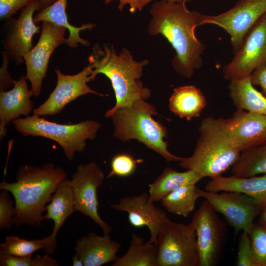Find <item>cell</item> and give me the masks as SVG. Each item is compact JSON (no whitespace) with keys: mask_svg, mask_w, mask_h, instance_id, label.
<instances>
[{"mask_svg":"<svg viewBox=\"0 0 266 266\" xmlns=\"http://www.w3.org/2000/svg\"><path fill=\"white\" fill-rule=\"evenodd\" d=\"M112 0H104L105 4H108ZM119 1L118 8L121 11L124 6L128 4L130 6V11L132 12H134L136 9L141 11L143 8L140 0H119Z\"/></svg>","mask_w":266,"mask_h":266,"instance_id":"38","label":"cell"},{"mask_svg":"<svg viewBox=\"0 0 266 266\" xmlns=\"http://www.w3.org/2000/svg\"><path fill=\"white\" fill-rule=\"evenodd\" d=\"M26 75L22 74L15 80L13 88L0 92V138L6 134V127L21 115L28 116L33 110L34 103L31 100L32 90L28 88Z\"/></svg>","mask_w":266,"mask_h":266,"instance_id":"18","label":"cell"},{"mask_svg":"<svg viewBox=\"0 0 266 266\" xmlns=\"http://www.w3.org/2000/svg\"><path fill=\"white\" fill-rule=\"evenodd\" d=\"M199 132L193 154L182 157L179 165L186 169L194 170L203 178L220 176L235 163L241 152L229 137L225 119L204 118Z\"/></svg>","mask_w":266,"mask_h":266,"instance_id":"4","label":"cell"},{"mask_svg":"<svg viewBox=\"0 0 266 266\" xmlns=\"http://www.w3.org/2000/svg\"><path fill=\"white\" fill-rule=\"evenodd\" d=\"M156 266H198L195 230L191 223L168 220L158 240Z\"/></svg>","mask_w":266,"mask_h":266,"instance_id":"7","label":"cell"},{"mask_svg":"<svg viewBox=\"0 0 266 266\" xmlns=\"http://www.w3.org/2000/svg\"><path fill=\"white\" fill-rule=\"evenodd\" d=\"M150 12L152 18L148 33L161 34L168 40L176 52L172 62L173 68L182 76L191 78L202 65L201 55L205 47L195 35L201 14L189 10L185 3L163 0L154 3Z\"/></svg>","mask_w":266,"mask_h":266,"instance_id":"1","label":"cell"},{"mask_svg":"<svg viewBox=\"0 0 266 266\" xmlns=\"http://www.w3.org/2000/svg\"><path fill=\"white\" fill-rule=\"evenodd\" d=\"M249 236L257 266H266V225L254 223Z\"/></svg>","mask_w":266,"mask_h":266,"instance_id":"30","label":"cell"},{"mask_svg":"<svg viewBox=\"0 0 266 266\" xmlns=\"http://www.w3.org/2000/svg\"><path fill=\"white\" fill-rule=\"evenodd\" d=\"M250 78L253 85L261 87L262 93L266 97V62L254 70L250 75Z\"/></svg>","mask_w":266,"mask_h":266,"instance_id":"37","label":"cell"},{"mask_svg":"<svg viewBox=\"0 0 266 266\" xmlns=\"http://www.w3.org/2000/svg\"><path fill=\"white\" fill-rule=\"evenodd\" d=\"M111 206L117 211L127 212L129 223L133 227H147L150 233V243L157 244L158 236L169 219L166 212L157 207L145 193L124 197Z\"/></svg>","mask_w":266,"mask_h":266,"instance_id":"15","label":"cell"},{"mask_svg":"<svg viewBox=\"0 0 266 266\" xmlns=\"http://www.w3.org/2000/svg\"><path fill=\"white\" fill-rule=\"evenodd\" d=\"M34 0H0V20H7Z\"/></svg>","mask_w":266,"mask_h":266,"instance_id":"35","label":"cell"},{"mask_svg":"<svg viewBox=\"0 0 266 266\" xmlns=\"http://www.w3.org/2000/svg\"><path fill=\"white\" fill-rule=\"evenodd\" d=\"M199 190L196 185L183 186L167 195L161 201L168 212L187 217L200 198Z\"/></svg>","mask_w":266,"mask_h":266,"instance_id":"29","label":"cell"},{"mask_svg":"<svg viewBox=\"0 0 266 266\" xmlns=\"http://www.w3.org/2000/svg\"><path fill=\"white\" fill-rule=\"evenodd\" d=\"M230 97L237 109L266 115V97L252 84L250 75L229 85Z\"/></svg>","mask_w":266,"mask_h":266,"instance_id":"25","label":"cell"},{"mask_svg":"<svg viewBox=\"0 0 266 266\" xmlns=\"http://www.w3.org/2000/svg\"><path fill=\"white\" fill-rule=\"evenodd\" d=\"M104 178L102 170L95 162H91L79 165L72 175L71 181L75 211L91 218L104 233H109L111 228L101 219L98 212L97 190L102 184Z\"/></svg>","mask_w":266,"mask_h":266,"instance_id":"11","label":"cell"},{"mask_svg":"<svg viewBox=\"0 0 266 266\" xmlns=\"http://www.w3.org/2000/svg\"><path fill=\"white\" fill-rule=\"evenodd\" d=\"M266 13V0H238L230 9L215 16L201 15L200 25L212 24L223 28L231 36L235 53L247 33Z\"/></svg>","mask_w":266,"mask_h":266,"instance_id":"10","label":"cell"},{"mask_svg":"<svg viewBox=\"0 0 266 266\" xmlns=\"http://www.w3.org/2000/svg\"><path fill=\"white\" fill-rule=\"evenodd\" d=\"M158 244L144 242L135 234L132 236L130 247L121 257H117L113 266H156Z\"/></svg>","mask_w":266,"mask_h":266,"instance_id":"26","label":"cell"},{"mask_svg":"<svg viewBox=\"0 0 266 266\" xmlns=\"http://www.w3.org/2000/svg\"><path fill=\"white\" fill-rule=\"evenodd\" d=\"M142 6L143 7L145 6L148 3L150 2L151 0H140Z\"/></svg>","mask_w":266,"mask_h":266,"instance_id":"43","label":"cell"},{"mask_svg":"<svg viewBox=\"0 0 266 266\" xmlns=\"http://www.w3.org/2000/svg\"><path fill=\"white\" fill-rule=\"evenodd\" d=\"M200 197L207 200L214 210L225 217L235 232H246L250 234L255 218L262 211L253 198L234 191L219 194L199 190Z\"/></svg>","mask_w":266,"mask_h":266,"instance_id":"12","label":"cell"},{"mask_svg":"<svg viewBox=\"0 0 266 266\" xmlns=\"http://www.w3.org/2000/svg\"><path fill=\"white\" fill-rule=\"evenodd\" d=\"M121 245L109 233L103 236L91 232L76 240L75 253L84 266H101L115 261Z\"/></svg>","mask_w":266,"mask_h":266,"instance_id":"19","label":"cell"},{"mask_svg":"<svg viewBox=\"0 0 266 266\" xmlns=\"http://www.w3.org/2000/svg\"><path fill=\"white\" fill-rule=\"evenodd\" d=\"M57 246L56 238L51 234L40 239L29 240L16 236H6L4 242L0 245V253L17 256L32 255L42 249L47 254H53Z\"/></svg>","mask_w":266,"mask_h":266,"instance_id":"27","label":"cell"},{"mask_svg":"<svg viewBox=\"0 0 266 266\" xmlns=\"http://www.w3.org/2000/svg\"><path fill=\"white\" fill-rule=\"evenodd\" d=\"M66 175L62 167L46 163L42 167L31 165L21 166L14 182L9 183L4 179L0 183V189L9 191L14 197V224L41 226L47 204Z\"/></svg>","mask_w":266,"mask_h":266,"instance_id":"2","label":"cell"},{"mask_svg":"<svg viewBox=\"0 0 266 266\" xmlns=\"http://www.w3.org/2000/svg\"><path fill=\"white\" fill-rule=\"evenodd\" d=\"M203 177L192 169L180 172L166 167L151 183L149 184V199L153 202L161 201L167 195L183 186L196 185Z\"/></svg>","mask_w":266,"mask_h":266,"instance_id":"23","label":"cell"},{"mask_svg":"<svg viewBox=\"0 0 266 266\" xmlns=\"http://www.w3.org/2000/svg\"><path fill=\"white\" fill-rule=\"evenodd\" d=\"M159 115L155 106L140 99L131 105L105 113L114 125L113 136L122 141L136 139L161 155L167 162H179L182 157L167 149V131L153 115Z\"/></svg>","mask_w":266,"mask_h":266,"instance_id":"5","label":"cell"},{"mask_svg":"<svg viewBox=\"0 0 266 266\" xmlns=\"http://www.w3.org/2000/svg\"><path fill=\"white\" fill-rule=\"evenodd\" d=\"M194 228L198 245L199 266L215 265L223 248L226 228L210 203L204 200L190 222Z\"/></svg>","mask_w":266,"mask_h":266,"instance_id":"8","label":"cell"},{"mask_svg":"<svg viewBox=\"0 0 266 266\" xmlns=\"http://www.w3.org/2000/svg\"><path fill=\"white\" fill-rule=\"evenodd\" d=\"M229 137L240 152L266 142V115L237 109L225 119Z\"/></svg>","mask_w":266,"mask_h":266,"instance_id":"17","label":"cell"},{"mask_svg":"<svg viewBox=\"0 0 266 266\" xmlns=\"http://www.w3.org/2000/svg\"><path fill=\"white\" fill-rule=\"evenodd\" d=\"M206 104L205 97L199 89L194 85H185L174 89L168 107L176 115L190 121L201 114Z\"/></svg>","mask_w":266,"mask_h":266,"instance_id":"24","label":"cell"},{"mask_svg":"<svg viewBox=\"0 0 266 266\" xmlns=\"http://www.w3.org/2000/svg\"><path fill=\"white\" fill-rule=\"evenodd\" d=\"M12 123L15 129L24 136H41L56 142L62 147L69 161L73 160L76 152L81 153L85 149L87 140L96 138L101 127L100 123L95 120L62 124L34 115L18 118Z\"/></svg>","mask_w":266,"mask_h":266,"instance_id":"6","label":"cell"},{"mask_svg":"<svg viewBox=\"0 0 266 266\" xmlns=\"http://www.w3.org/2000/svg\"><path fill=\"white\" fill-rule=\"evenodd\" d=\"M142 159H134L130 154L119 153L113 156L111 161V171L107 177L113 176L127 177L134 173L138 164Z\"/></svg>","mask_w":266,"mask_h":266,"instance_id":"31","label":"cell"},{"mask_svg":"<svg viewBox=\"0 0 266 266\" xmlns=\"http://www.w3.org/2000/svg\"><path fill=\"white\" fill-rule=\"evenodd\" d=\"M46 211L44 218L54 221V225L51 234L56 238L66 218L76 211L71 180L66 178L59 183L50 203L46 207Z\"/></svg>","mask_w":266,"mask_h":266,"instance_id":"22","label":"cell"},{"mask_svg":"<svg viewBox=\"0 0 266 266\" xmlns=\"http://www.w3.org/2000/svg\"><path fill=\"white\" fill-rule=\"evenodd\" d=\"M66 29L51 22H42V30L37 44L23 55L26 66V77L31 84L35 97L41 92L42 81L46 77L52 54L65 43Z\"/></svg>","mask_w":266,"mask_h":266,"instance_id":"13","label":"cell"},{"mask_svg":"<svg viewBox=\"0 0 266 266\" xmlns=\"http://www.w3.org/2000/svg\"><path fill=\"white\" fill-rule=\"evenodd\" d=\"M231 171L239 177L266 174V142L241 152Z\"/></svg>","mask_w":266,"mask_h":266,"instance_id":"28","label":"cell"},{"mask_svg":"<svg viewBox=\"0 0 266 266\" xmlns=\"http://www.w3.org/2000/svg\"><path fill=\"white\" fill-rule=\"evenodd\" d=\"M55 71L57 78L56 86L48 98L33 109V115L41 116L58 114L67 104L88 94L107 96L93 90L87 85L88 82L93 80V69L89 64L74 75L64 74L58 67Z\"/></svg>","mask_w":266,"mask_h":266,"instance_id":"14","label":"cell"},{"mask_svg":"<svg viewBox=\"0 0 266 266\" xmlns=\"http://www.w3.org/2000/svg\"><path fill=\"white\" fill-rule=\"evenodd\" d=\"M57 0H39V10L40 11L45 8L51 5Z\"/></svg>","mask_w":266,"mask_h":266,"instance_id":"39","label":"cell"},{"mask_svg":"<svg viewBox=\"0 0 266 266\" xmlns=\"http://www.w3.org/2000/svg\"><path fill=\"white\" fill-rule=\"evenodd\" d=\"M211 179L205 185V190L212 192H240L255 199L262 210L266 207V174L248 177L220 175Z\"/></svg>","mask_w":266,"mask_h":266,"instance_id":"20","label":"cell"},{"mask_svg":"<svg viewBox=\"0 0 266 266\" xmlns=\"http://www.w3.org/2000/svg\"><path fill=\"white\" fill-rule=\"evenodd\" d=\"M88 59L93 69V80L98 74H103L110 80L114 90L115 104L106 113L151 97L150 90L144 87L140 79L148 60L136 61L127 49L117 53L113 45L106 43L95 45Z\"/></svg>","mask_w":266,"mask_h":266,"instance_id":"3","label":"cell"},{"mask_svg":"<svg viewBox=\"0 0 266 266\" xmlns=\"http://www.w3.org/2000/svg\"><path fill=\"white\" fill-rule=\"evenodd\" d=\"M39 0H34L22 9L17 19L7 20L9 28L3 41V52L18 65L24 62V54L33 47V35L40 32V27L34 23L33 17L34 12L39 10Z\"/></svg>","mask_w":266,"mask_h":266,"instance_id":"16","label":"cell"},{"mask_svg":"<svg viewBox=\"0 0 266 266\" xmlns=\"http://www.w3.org/2000/svg\"><path fill=\"white\" fill-rule=\"evenodd\" d=\"M67 0H57L51 5L38 12L33 17L34 23L47 21L63 27L69 32V35L66 39L65 44L71 48L76 47L78 43L84 46H89V41L80 37L79 32L86 30H91L95 25L92 23L83 24L80 27L70 25L66 12Z\"/></svg>","mask_w":266,"mask_h":266,"instance_id":"21","label":"cell"},{"mask_svg":"<svg viewBox=\"0 0 266 266\" xmlns=\"http://www.w3.org/2000/svg\"><path fill=\"white\" fill-rule=\"evenodd\" d=\"M258 223L266 225V207L261 212Z\"/></svg>","mask_w":266,"mask_h":266,"instance_id":"40","label":"cell"},{"mask_svg":"<svg viewBox=\"0 0 266 266\" xmlns=\"http://www.w3.org/2000/svg\"><path fill=\"white\" fill-rule=\"evenodd\" d=\"M266 62V13L245 35L232 60L223 68L224 78L229 81L249 76Z\"/></svg>","mask_w":266,"mask_h":266,"instance_id":"9","label":"cell"},{"mask_svg":"<svg viewBox=\"0 0 266 266\" xmlns=\"http://www.w3.org/2000/svg\"><path fill=\"white\" fill-rule=\"evenodd\" d=\"M169 2H177V3H186L188 0H163Z\"/></svg>","mask_w":266,"mask_h":266,"instance_id":"42","label":"cell"},{"mask_svg":"<svg viewBox=\"0 0 266 266\" xmlns=\"http://www.w3.org/2000/svg\"><path fill=\"white\" fill-rule=\"evenodd\" d=\"M10 192L1 189L0 193V229L9 230L11 229L15 216V206L10 196Z\"/></svg>","mask_w":266,"mask_h":266,"instance_id":"32","label":"cell"},{"mask_svg":"<svg viewBox=\"0 0 266 266\" xmlns=\"http://www.w3.org/2000/svg\"><path fill=\"white\" fill-rule=\"evenodd\" d=\"M72 266H84L83 262L75 254L72 257Z\"/></svg>","mask_w":266,"mask_h":266,"instance_id":"41","label":"cell"},{"mask_svg":"<svg viewBox=\"0 0 266 266\" xmlns=\"http://www.w3.org/2000/svg\"><path fill=\"white\" fill-rule=\"evenodd\" d=\"M236 265L238 266H257L251 246L249 233L242 232L239 241Z\"/></svg>","mask_w":266,"mask_h":266,"instance_id":"34","label":"cell"},{"mask_svg":"<svg viewBox=\"0 0 266 266\" xmlns=\"http://www.w3.org/2000/svg\"><path fill=\"white\" fill-rule=\"evenodd\" d=\"M3 64L0 68V91H5L13 86L15 80L11 77L8 71L7 66L9 58L4 52H2Z\"/></svg>","mask_w":266,"mask_h":266,"instance_id":"36","label":"cell"},{"mask_svg":"<svg viewBox=\"0 0 266 266\" xmlns=\"http://www.w3.org/2000/svg\"><path fill=\"white\" fill-rule=\"evenodd\" d=\"M32 255L17 256L0 253V266H45L47 259L44 256L37 255L32 259Z\"/></svg>","mask_w":266,"mask_h":266,"instance_id":"33","label":"cell"}]
</instances>
